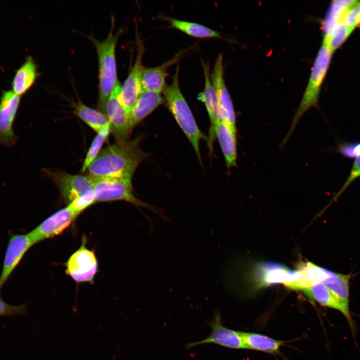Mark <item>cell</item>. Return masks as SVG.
I'll return each instance as SVG.
<instances>
[{
    "label": "cell",
    "mask_w": 360,
    "mask_h": 360,
    "mask_svg": "<svg viewBox=\"0 0 360 360\" xmlns=\"http://www.w3.org/2000/svg\"><path fill=\"white\" fill-rule=\"evenodd\" d=\"M38 76L36 63L32 56H28L15 72L11 82L12 90L22 96L32 88Z\"/></svg>",
    "instance_id": "44dd1931"
},
{
    "label": "cell",
    "mask_w": 360,
    "mask_h": 360,
    "mask_svg": "<svg viewBox=\"0 0 360 360\" xmlns=\"http://www.w3.org/2000/svg\"><path fill=\"white\" fill-rule=\"evenodd\" d=\"M110 133V125L105 127L100 132L96 133V135L92 140L89 149L86 155L82 164L81 172L86 171L88 167L98 156L102 146Z\"/></svg>",
    "instance_id": "f1b7e54d"
},
{
    "label": "cell",
    "mask_w": 360,
    "mask_h": 360,
    "mask_svg": "<svg viewBox=\"0 0 360 360\" xmlns=\"http://www.w3.org/2000/svg\"><path fill=\"white\" fill-rule=\"evenodd\" d=\"M338 150L345 157L356 158L360 155V142L341 144L338 146Z\"/></svg>",
    "instance_id": "1f68e13d"
},
{
    "label": "cell",
    "mask_w": 360,
    "mask_h": 360,
    "mask_svg": "<svg viewBox=\"0 0 360 360\" xmlns=\"http://www.w3.org/2000/svg\"><path fill=\"white\" fill-rule=\"evenodd\" d=\"M257 281L260 286L282 283L296 280L300 276L297 270H291L284 266L274 262L260 264L256 270Z\"/></svg>",
    "instance_id": "2e32d148"
},
{
    "label": "cell",
    "mask_w": 360,
    "mask_h": 360,
    "mask_svg": "<svg viewBox=\"0 0 360 360\" xmlns=\"http://www.w3.org/2000/svg\"><path fill=\"white\" fill-rule=\"evenodd\" d=\"M299 278L296 280L284 284L289 288L302 290L309 288L314 283L322 282L334 272L320 267L310 262H301L298 265Z\"/></svg>",
    "instance_id": "e0dca14e"
},
{
    "label": "cell",
    "mask_w": 360,
    "mask_h": 360,
    "mask_svg": "<svg viewBox=\"0 0 360 360\" xmlns=\"http://www.w3.org/2000/svg\"><path fill=\"white\" fill-rule=\"evenodd\" d=\"M169 22L170 27L176 28L183 32L198 38H222L220 34L201 24L180 20L170 17H164Z\"/></svg>",
    "instance_id": "d4e9b609"
},
{
    "label": "cell",
    "mask_w": 360,
    "mask_h": 360,
    "mask_svg": "<svg viewBox=\"0 0 360 360\" xmlns=\"http://www.w3.org/2000/svg\"><path fill=\"white\" fill-rule=\"evenodd\" d=\"M333 52L322 44L314 62L308 82L292 124L282 144L284 145L293 132L304 114L310 108L318 106L320 88L328 70Z\"/></svg>",
    "instance_id": "277c9868"
},
{
    "label": "cell",
    "mask_w": 360,
    "mask_h": 360,
    "mask_svg": "<svg viewBox=\"0 0 360 360\" xmlns=\"http://www.w3.org/2000/svg\"><path fill=\"white\" fill-rule=\"evenodd\" d=\"M34 245L28 233L16 234L10 236L0 274V292L2 286L26 253Z\"/></svg>",
    "instance_id": "5bb4252c"
},
{
    "label": "cell",
    "mask_w": 360,
    "mask_h": 360,
    "mask_svg": "<svg viewBox=\"0 0 360 360\" xmlns=\"http://www.w3.org/2000/svg\"><path fill=\"white\" fill-rule=\"evenodd\" d=\"M342 22L352 30L360 26V1L354 0L342 16Z\"/></svg>",
    "instance_id": "f546056e"
},
{
    "label": "cell",
    "mask_w": 360,
    "mask_h": 360,
    "mask_svg": "<svg viewBox=\"0 0 360 360\" xmlns=\"http://www.w3.org/2000/svg\"><path fill=\"white\" fill-rule=\"evenodd\" d=\"M202 65L204 76V91L198 95V98L204 104L210 118V126L208 144L210 148L212 150L216 137L215 126L221 120V118L216 90L210 78L209 65L204 62H202Z\"/></svg>",
    "instance_id": "9a60e30c"
},
{
    "label": "cell",
    "mask_w": 360,
    "mask_h": 360,
    "mask_svg": "<svg viewBox=\"0 0 360 360\" xmlns=\"http://www.w3.org/2000/svg\"><path fill=\"white\" fill-rule=\"evenodd\" d=\"M79 214L68 206L49 216L28 232L34 245L61 234L74 221Z\"/></svg>",
    "instance_id": "7c38bea8"
},
{
    "label": "cell",
    "mask_w": 360,
    "mask_h": 360,
    "mask_svg": "<svg viewBox=\"0 0 360 360\" xmlns=\"http://www.w3.org/2000/svg\"><path fill=\"white\" fill-rule=\"evenodd\" d=\"M114 20H112L110 30L106 38L99 40L93 36L90 38L95 46L98 62L99 95L98 106L102 112L106 102L119 82L117 76L116 48L122 28L114 32Z\"/></svg>",
    "instance_id": "7a4b0ae2"
},
{
    "label": "cell",
    "mask_w": 360,
    "mask_h": 360,
    "mask_svg": "<svg viewBox=\"0 0 360 360\" xmlns=\"http://www.w3.org/2000/svg\"><path fill=\"white\" fill-rule=\"evenodd\" d=\"M184 52L178 53L172 59L154 68H144L142 78V92L150 91L161 93L166 84L168 70L172 64L176 62Z\"/></svg>",
    "instance_id": "ac0fdd59"
},
{
    "label": "cell",
    "mask_w": 360,
    "mask_h": 360,
    "mask_svg": "<svg viewBox=\"0 0 360 360\" xmlns=\"http://www.w3.org/2000/svg\"><path fill=\"white\" fill-rule=\"evenodd\" d=\"M209 324L212 330L210 334L200 341L188 344L186 348L200 344H214L230 348H245L241 332L224 326L218 312L214 314Z\"/></svg>",
    "instance_id": "4fadbf2b"
},
{
    "label": "cell",
    "mask_w": 360,
    "mask_h": 360,
    "mask_svg": "<svg viewBox=\"0 0 360 360\" xmlns=\"http://www.w3.org/2000/svg\"><path fill=\"white\" fill-rule=\"evenodd\" d=\"M120 87L121 85L118 82L108 98L103 111L110 122V132L116 141L128 139L129 135L132 131L130 114L120 100Z\"/></svg>",
    "instance_id": "52a82bcc"
},
{
    "label": "cell",
    "mask_w": 360,
    "mask_h": 360,
    "mask_svg": "<svg viewBox=\"0 0 360 360\" xmlns=\"http://www.w3.org/2000/svg\"><path fill=\"white\" fill-rule=\"evenodd\" d=\"M47 173L67 205L93 190V180L88 175L72 174L58 170Z\"/></svg>",
    "instance_id": "ba28073f"
},
{
    "label": "cell",
    "mask_w": 360,
    "mask_h": 360,
    "mask_svg": "<svg viewBox=\"0 0 360 360\" xmlns=\"http://www.w3.org/2000/svg\"><path fill=\"white\" fill-rule=\"evenodd\" d=\"M93 190L96 202L123 200L136 206L150 210L166 220L158 210L138 198L133 194L132 179L123 178H92Z\"/></svg>",
    "instance_id": "5b68a950"
},
{
    "label": "cell",
    "mask_w": 360,
    "mask_h": 360,
    "mask_svg": "<svg viewBox=\"0 0 360 360\" xmlns=\"http://www.w3.org/2000/svg\"><path fill=\"white\" fill-rule=\"evenodd\" d=\"M66 272L77 283H92L98 269V260L94 252L86 248V240L65 264Z\"/></svg>",
    "instance_id": "8992f818"
},
{
    "label": "cell",
    "mask_w": 360,
    "mask_h": 360,
    "mask_svg": "<svg viewBox=\"0 0 360 360\" xmlns=\"http://www.w3.org/2000/svg\"><path fill=\"white\" fill-rule=\"evenodd\" d=\"M359 178H360V155L356 158L347 179L334 196L333 200H336L354 180Z\"/></svg>",
    "instance_id": "4dcf8cb0"
},
{
    "label": "cell",
    "mask_w": 360,
    "mask_h": 360,
    "mask_svg": "<svg viewBox=\"0 0 360 360\" xmlns=\"http://www.w3.org/2000/svg\"><path fill=\"white\" fill-rule=\"evenodd\" d=\"M21 96L12 90L2 92L0 98V144L12 146L16 144V136L13 124L20 102Z\"/></svg>",
    "instance_id": "30bf717a"
},
{
    "label": "cell",
    "mask_w": 360,
    "mask_h": 360,
    "mask_svg": "<svg viewBox=\"0 0 360 360\" xmlns=\"http://www.w3.org/2000/svg\"><path fill=\"white\" fill-rule=\"evenodd\" d=\"M136 40V56L128 77L121 86L120 91L122 102L129 114L142 92V78L144 68L142 64L144 50V44L138 36Z\"/></svg>",
    "instance_id": "8fae6325"
},
{
    "label": "cell",
    "mask_w": 360,
    "mask_h": 360,
    "mask_svg": "<svg viewBox=\"0 0 360 360\" xmlns=\"http://www.w3.org/2000/svg\"><path fill=\"white\" fill-rule=\"evenodd\" d=\"M353 30L340 22L334 27L327 34L323 36L322 44L326 46L334 52L348 39Z\"/></svg>",
    "instance_id": "83f0119b"
},
{
    "label": "cell",
    "mask_w": 360,
    "mask_h": 360,
    "mask_svg": "<svg viewBox=\"0 0 360 360\" xmlns=\"http://www.w3.org/2000/svg\"><path fill=\"white\" fill-rule=\"evenodd\" d=\"M354 0H335L332 2L322 24L324 36L342 22V16Z\"/></svg>",
    "instance_id": "4316f807"
},
{
    "label": "cell",
    "mask_w": 360,
    "mask_h": 360,
    "mask_svg": "<svg viewBox=\"0 0 360 360\" xmlns=\"http://www.w3.org/2000/svg\"><path fill=\"white\" fill-rule=\"evenodd\" d=\"M222 56L220 54L215 60L210 78L215 88L221 120L236 133V114L224 78Z\"/></svg>",
    "instance_id": "9c48e42d"
},
{
    "label": "cell",
    "mask_w": 360,
    "mask_h": 360,
    "mask_svg": "<svg viewBox=\"0 0 360 360\" xmlns=\"http://www.w3.org/2000/svg\"><path fill=\"white\" fill-rule=\"evenodd\" d=\"M245 348L268 353L277 352L284 342L254 332H241Z\"/></svg>",
    "instance_id": "484cf974"
},
{
    "label": "cell",
    "mask_w": 360,
    "mask_h": 360,
    "mask_svg": "<svg viewBox=\"0 0 360 360\" xmlns=\"http://www.w3.org/2000/svg\"><path fill=\"white\" fill-rule=\"evenodd\" d=\"M25 305L12 306L6 303L0 298V316H14L23 313Z\"/></svg>",
    "instance_id": "d6a6232c"
},
{
    "label": "cell",
    "mask_w": 360,
    "mask_h": 360,
    "mask_svg": "<svg viewBox=\"0 0 360 360\" xmlns=\"http://www.w3.org/2000/svg\"><path fill=\"white\" fill-rule=\"evenodd\" d=\"M178 73L179 66H177L172 83L166 84L163 91L164 102L202 162L200 143L203 136L180 88Z\"/></svg>",
    "instance_id": "3957f363"
},
{
    "label": "cell",
    "mask_w": 360,
    "mask_h": 360,
    "mask_svg": "<svg viewBox=\"0 0 360 360\" xmlns=\"http://www.w3.org/2000/svg\"><path fill=\"white\" fill-rule=\"evenodd\" d=\"M302 292L311 300L320 304L342 312L347 318L346 314L340 302L332 292L322 282L314 283Z\"/></svg>",
    "instance_id": "cb8c5ba5"
},
{
    "label": "cell",
    "mask_w": 360,
    "mask_h": 360,
    "mask_svg": "<svg viewBox=\"0 0 360 360\" xmlns=\"http://www.w3.org/2000/svg\"><path fill=\"white\" fill-rule=\"evenodd\" d=\"M164 102V97L160 92H142L130 114L132 129Z\"/></svg>",
    "instance_id": "ffe728a7"
},
{
    "label": "cell",
    "mask_w": 360,
    "mask_h": 360,
    "mask_svg": "<svg viewBox=\"0 0 360 360\" xmlns=\"http://www.w3.org/2000/svg\"><path fill=\"white\" fill-rule=\"evenodd\" d=\"M350 274L334 272L328 278L322 282L335 296L344 308L347 316L346 320L353 334L355 328L349 308Z\"/></svg>",
    "instance_id": "d6986e66"
},
{
    "label": "cell",
    "mask_w": 360,
    "mask_h": 360,
    "mask_svg": "<svg viewBox=\"0 0 360 360\" xmlns=\"http://www.w3.org/2000/svg\"><path fill=\"white\" fill-rule=\"evenodd\" d=\"M141 136L116 141L102 149L87 169L92 178H123L132 179L138 166L146 158L140 148Z\"/></svg>",
    "instance_id": "6da1fadb"
},
{
    "label": "cell",
    "mask_w": 360,
    "mask_h": 360,
    "mask_svg": "<svg viewBox=\"0 0 360 360\" xmlns=\"http://www.w3.org/2000/svg\"><path fill=\"white\" fill-rule=\"evenodd\" d=\"M214 132L224 157L226 165L230 169L236 166V133L222 120L216 124Z\"/></svg>",
    "instance_id": "7402d4cb"
},
{
    "label": "cell",
    "mask_w": 360,
    "mask_h": 360,
    "mask_svg": "<svg viewBox=\"0 0 360 360\" xmlns=\"http://www.w3.org/2000/svg\"><path fill=\"white\" fill-rule=\"evenodd\" d=\"M73 112L96 133L110 125L106 115L78 100L74 104Z\"/></svg>",
    "instance_id": "603a6c76"
}]
</instances>
